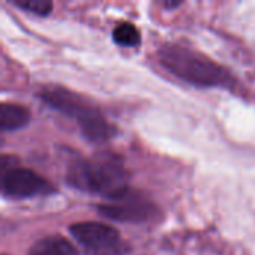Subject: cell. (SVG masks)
Wrapping results in <instances>:
<instances>
[{
  "mask_svg": "<svg viewBox=\"0 0 255 255\" xmlns=\"http://www.w3.org/2000/svg\"><path fill=\"white\" fill-rule=\"evenodd\" d=\"M66 178L73 188L102 196L111 202L130 193L127 182L128 175L120 158L114 155L100 154L78 160L70 164Z\"/></svg>",
  "mask_w": 255,
  "mask_h": 255,
  "instance_id": "obj_1",
  "label": "cell"
},
{
  "mask_svg": "<svg viewBox=\"0 0 255 255\" xmlns=\"http://www.w3.org/2000/svg\"><path fill=\"white\" fill-rule=\"evenodd\" d=\"M158 58L172 75L197 87H226L232 82L230 73L218 63L179 43L161 46Z\"/></svg>",
  "mask_w": 255,
  "mask_h": 255,
  "instance_id": "obj_2",
  "label": "cell"
},
{
  "mask_svg": "<svg viewBox=\"0 0 255 255\" xmlns=\"http://www.w3.org/2000/svg\"><path fill=\"white\" fill-rule=\"evenodd\" d=\"M13 157L3 155L0 172H1V193L10 199H30L36 196H48L55 188L39 173L19 167L15 164Z\"/></svg>",
  "mask_w": 255,
  "mask_h": 255,
  "instance_id": "obj_3",
  "label": "cell"
},
{
  "mask_svg": "<svg viewBox=\"0 0 255 255\" xmlns=\"http://www.w3.org/2000/svg\"><path fill=\"white\" fill-rule=\"evenodd\" d=\"M69 232L90 255L120 254V233L108 224L84 221L72 224Z\"/></svg>",
  "mask_w": 255,
  "mask_h": 255,
  "instance_id": "obj_4",
  "label": "cell"
},
{
  "mask_svg": "<svg viewBox=\"0 0 255 255\" xmlns=\"http://www.w3.org/2000/svg\"><path fill=\"white\" fill-rule=\"evenodd\" d=\"M97 211L102 217L120 223H145L157 215V208L152 202L131 196L130 193L118 200L97 206Z\"/></svg>",
  "mask_w": 255,
  "mask_h": 255,
  "instance_id": "obj_5",
  "label": "cell"
},
{
  "mask_svg": "<svg viewBox=\"0 0 255 255\" xmlns=\"http://www.w3.org/2000/svg\"><path fill=\"white\" fill-rule=\"evenodd\" d=\"M37 97L52 109L75 118L78 123L97 111V108L93 106L85 97L63 87H43L37 93Z\"/></svg>",
  "mask_w": 255,
  "mask_h": 255,
  "instance_id": "obj_6",
  "label": "cell"
},
{
  "mask_svg": "<svg viewBox=\"0 0 255 255\" xmlns=\"http://www.w3.org/2000/svg\"><path fill=\"white\" fill-rule=\"evenodd\" d=\"M78 124H79L82 134L94 143H105V142L111 140L112 137H115L118 133L117 127L114 124H111L102 115V112L99 109L96 112H93L91 115H88L87 118H84Z\"/></svg>",
  "mask_w": 255,
  "mask_h": 255,
  "instance_id": "obj_7",
  "label": "cell"
},
{
  "mask_svg": "<svg viewBox=\"0 0 255 255\" xmlns=\"http://www.w3.org/2000/svg\"><path fill=\"white\" fill-rule=\"evenodd\" d=\"M30 111L18 103H3L0 108L1 131H13L22 128L30 121Z\"/></svg>",
  "mask_w": 255,
  "mask_h": 255,
  "instance_id": "obj_8",
  "label": "cell"
},
{
  "mask_svg": "<svg viewBox=\"0 0 255 255\" xmlns=\"http://www.w3.org/2000/svg\"><path fill=\"white\" fill-rule=\"evenodd\" d=\"M27 255H78L76 248L61 236H48L37 241Z\"/></svg>",
  "mask_w": 255,
  "mask_h": 255,
  "instance_id": "obj_9",
  "label": "cell"
},
{
  "mask_svg": "<svg viewBox=\"0 0 255 255\" xmlns=\"http://www.w3.org/2000/svg\"><path fill=\"white\" fill-rule=\"evenodd\" d=\"M112 39L115 43L121 45V46H127V48H134L137 45H140V31L139 28L131 24V22H120L115 25L114 31H112Z\"/></svg>",
  "mask_w": 255,
  "mask_h": 255,
  "instance_id": "obj_10",
  "label": "cell"
},
{
  "mask_svg": "<svg viewBox=\"0 0 255 255\" xmlns=\"http://www.w3.org/2000/svg\"><path fill=\"white\" fill-rule=\"evenodd\" d=\"M10 1L19 9H24L27 12L40 15V16L49 15L54 7L51 0H10Z\"/></svg>",
  "mask_w": 255,
  "mask_h": 255,
  "instance_id": "obj_11",
  "label": "cell"
}]
</instances>
